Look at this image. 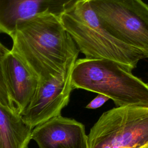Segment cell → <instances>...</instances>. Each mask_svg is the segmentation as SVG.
Returning <instances> with one entry per match:
<instances>
[{
	"mask_svg": "<svg viewBox=\"0 0 148 148\" xmlns=\"http://www.w3.org/2000/svg\"><path fill=\"white\" fill-rule=\"evenodd\" d=\"M102 25L148 58V4L142 0H88Z\"/></svg>",
	"mask_w": 148,
	"mask_h": 148,
	"instance_id": "5",
	"label": "cell"
},
{
	"mask_svg": "<svg viewBox=\"0 0 148 148\" xmlns=\"http://www.w3.org/2000/svg\"><path fill=\"white\" fill-rule=\"evenodd\" d=\"M74 64L64 72L40 80L26 109L21 114L32 128L59 115L69 101L73 87L72 72Z\"/></svg>",
	"mask_w": 148,
	"mask_h": 148,
	"instance_id": "6",
	"label": "cell"
},
{
	"mask_svg": "<svg viewBox=\"0 0 148 148\" xmlns=\"http://www.w3.org/2000/svg\"><path fill=\"white\" fill-rule=\"evenodd\" d=\"M88 148L148 147V106H126L103 113L90 130Z\"/></svg>",
	"mask_w": 148,
	"mask_h": 148,
	"instance_id": "4",
	"label": "cell"
},
{
	"mask_svg": "<svg viewBox=\"0 0 148 148\" xmlns=\"http://www.w3.org/2000/svg\"><path fill=\"white\" fill-rule=\"evenodd\" d=\"M145 148H148V147H145Z\"/></svg>",
	"mask_w": 148,
	"mask_h": 148,
	"instance_id": "13",
	"label": "cell"
},
{
	"mask_svg": "<svg viewBox=\"0 0 148 148\" xmlns=\"http://www.w3.org/2000/svg\"><path fill=\"white\" fill-rule=\"evenodd\" d=\"M73 88L108 97L117 106H148V84L123 65L106 59L80 58L72 72Z\"/></svg>",
	"mask_w": 148,
	"mask_h": 148,
	"instance_id": "3",
	"label": "cell"
},
{
	"mask_svg": "<svg viewBox=\"0 0 148 148\" xmlns=\"http://www.w3.org/2000/svg\"><path fill=\"white\" fill-rule=\"evenodd\" d=\"M31 139L39 148H88L84 125L61 115L35 127Z\"/></svg>",
	"mask_w": 148,
	"mask_h": 148,
	"instance_id": "7",
	"label": "cell"
},
{
	"mask_svg": "<svg viewBox=\"0 0 148 148\" xmlns=\"http://www.w3.org/2000/svg\"><path fill=\"white\" fill-rule=\"evenodd\" d=\"M9 51L10 50L0 42V103L16 110L8 94L2 69V60Z\"/></svg>",
	"mask_w": 148,
	"mask_h": 148,
	"instance_id": "11",
	"label": "cell"
},
{
	"mask_svg": "<svg viewBox=\"0 0 148 148\" xmlns=\"http://www.w3.org/2000/svg\"><path fill=\"white\" fill-rule=\"evenodd\" d=\"M60 20L85 58L112 60L132 71L145 58L102 25L88 0L79 1L61 16Z\"/></svg>",
	"mask_w": 148,
	"mask_h": 148,
	"instance_id": "2",
	"label": "cell"
},
{
	"mask_svg": "<svg viewBox=\"0 0 148 148\" xmlns=\"http://www.w3.org/2000/svg\"><path fill=\"white\" fill-rule=\"evenodd\" d=\"M32 129L17 111L0 103V148H27Z\"/></svg>",
	"mask_w": 148,
	"mask_h": 148,
	"instance_id": "10",
	"label": "cell"
},
{
	"mask_svg": "<svg viewBox=\"0 0 148 148\" xmlns=\"http://www.w3.org/2000/svg\"><path fill=\"white\" fill-rule=\"evenodd\" d=\"M80 0H0V32L10 36L17 23L40 14L59 17Z\"/></svg>",
	"mask_w": 148,
	"mask_h": 148,
	"instance_id": "8",
	"label": "cell"
},
{
	"mask_svg": "<svg viewBox=\"0 0 148 148\" xmlns=\"http://www.w3.org/2000/svg\"><path fill=\"white\" fill-rule=\"evenodd\" d=\"M10 38V51L39 81L64 73L80 52L60 17L51 14L17 23Z\"/></svg>",
	"mask_w": 148,
	"mask_h": 148,
	"instance_id": "1",
	"label": "cell"
},
{
	"mask_svg": "<svg viewBox=\"0 0 148 148\" xmlns=\"http://www.w3.org/2000/svg\"><path fill=\"white\" fill-rule=\"evenodd\" d=\"M109 98L102 94H99L94 98L86 106V108L95 109L102 106L107 101H108Z\"/></svg>",
	"mask_w": 148,
	"mask_h": 148,
	"instance_id": "12",
	"label": "cell"
},
{
	"mask_svg": "<svg viewBox=\"0 0 148 148\" xmlns=\"http://www.w3.org/2000/svg\"><path fill=\"white\" fill-rule=\"evenodd\" d=\"M2 69L10 99L21 114L29 105L39 80L10 50L2 60Z\"/></svg>",
	"mask_w": 148,
	"mask_h": 148,
	"instance_id": "9",
	"label": "cell"
}]
</instances>
